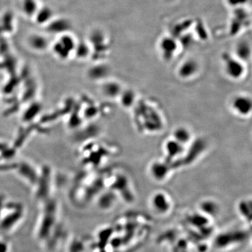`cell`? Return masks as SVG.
I'll use <instances>...</instances> for the list:
<instances>
[{
    "mask_svg": "<svg viewBox=\"0 0 252 252\" xmlns=\"http://www.w3.org/2000/svg\"><path fill=\"white\" fill-rule=\"evenodd\" d=\"M59 213L56 204H48L38 217L33 228V235L36 242L49 252L56 251L67 240V230L60 220Z\"/></svg>",
    "mask_w": 252,
    "mask_h": 252,
    "instance_id": "1",
    "label": "cell"
},
{
    "mask_svg": "<svg viewBox=\"0 0 252 252\" xmlns=\"http://www.w3.org/2000/svg\"><path fill=\"white\" fill-rule=\"evenodd\" d=\"M3 209L0 215V231L4 234H11L21 226L24 220V210L21 205Z\"/></svg>",
    "mask_w": 252,
    "mask_h": 252,
    "instance_id": "2",
    "label": "cell"
},
{
    "mask_svg": "<svg viewBox=\"0 0 252 252\" xmlns=\"http://www.w3.org/2000/svg\"><path fill=\"white\" fill-rule=\"evenodd\" d=\"M220 61L225 76L230 80H240L246 74V64L235 57L233 53L227 51L222 53Z\"/></svg>",
    "mask_w": 252,
    "mask_h": 252,
    "instance_id": "3",
    "label": "cell"
},
{
    "mask_svg": "<svg viewBox=\"0 0 252 252\" xmlns=\"http://www.w3.org/2000/svg\"><path fill=\"white\" fill-rule=\"evenodd\" d=\"M251 24V15L247 7L233 9L230 17L228 34L236 36L240 34Z\"/></svg>",
    "mask_w": 252,
    "mask_h": 252,
    "instance_id": "4",
    "label": "cell"
},
{
    "mask_svg": "<svg viewBox=\"0 0 252 252\" xmlns=\"http://www.w3.org/2000/svg\"><path fill=\"white\" fill-rule=\"evenodd\" d=\"M248 232L243 230H230L220 233L215 238V248L221 250L245 243L248 240Z\"/></svg>",
    "mask_w": 252,
    "mask_h": 252,
    "instance_id": "5",
    "label": "cell"
},
{
    "mask_svg": "<svg viewBox=\"0 0 252 252\" xmlns=\"http://www.w3.org/2000/svg\"><path fill=\"white\" fill-rule=\"evenodd\" d=\"M158 49L162 61L170 63L175 59L181 49L177 39L168 34L160 38L158 44Z\"/></svg>",
    "mask_w": 252,
    "mask_h": 252,
    "instance_id": "6",
    "label": "cell"
},
{
    "mask_svg": "<svg viewBox=\"0 0 252 252\" xmlns=\"http://www.w3.org/2000/svg\"><path fill=\"white\" fill-rule=\"evenodd\" d=\"M231 110L240 117H248L252 111V99L249 94H235L230 102Z\"/></svg>",
    "mask_w": 252,
    "mask_h": 252,
    "instance_id": "7",
    "label": "cell"
},
{
    "mask_svg": "<svg viewBox=\"0 0 252 252\" xmlns=\"http://www.w3.org/2000/svg\"><path fill=\"white\" fill-rule=\"evenodd\" d=\"M200 63L193 58L185 60L177 69V74L182 80H190L196 77L200 72Z\"/></svg>",
    "mask_w": 252,
    "mask_h": 252,
    "instance_id": "8",
    "label": "cell"
},
{
    "mask_svg": "<svg viewBox=\"0 0 252 252\" xmlns=\"http://www.w3.org/2000/svg\"><path fill=\"white\" fill-rule=\"evenodd\" d=\"M187 147L170 137L163 144V151L166 157V160L170 162L183 157L187 152Z\"/></svg>",
    "mask_w": 252,
    "mask_h": 252,
    "instance_id": "9",
    "label": "cell"
},
{
    "mask_svg": "<svg viewBox=\"0 0 252 252\" xmlns=\"http://www.w3.org/2000/svg\"><path fill=\"white\" fill-rule=\"evenodd\" d=\"M171 167L167 160H155L150 164L149 173L156 182H161L166 180L170 174Z\"/></svg>",
    "mask_w": 252,
    "mask_h": 252,
    "instance_id": "10",
    "label": "cell"
},
{
    "mask_svg": "<svg viewBox=\"0 0 252 252\" xmlns=\"http://www.w3.org/2000/svg\"><path fill=\"white\" fill-rule=\"evenodd\" d=\"M112 190L116 193H119L127 203L132 201L134 199L132 189L130 188V182L127 177L124 175L118 176L114 181Z\"/></svg>",
    "mask_w": 252,
    "mask_h": 252,
    "instance_id": "11",
    "label": "cell"
},
{
    "mask_svg": "<svg viewBox=\"0 0 252 252\" xmlns=\"http://www.w3.org/2000/svg\"><path fill=\"white\" fill-rule=\"evenodd\" d=\"M151 205L154 211L160 215L167 214L171 208V201L166 193L157 191L151 198Z\"/></svg>",
    "mask_w": 252,
    "mask_h": 252,
    "instance_id": "12",
    "label": "cell"
},
{
    "mask_svg": "<svg viewBox=\"0 0 252 252\" xmlns=\"http://www.w3.org/2000/svg\"><path fill=\"white\" fill-rule=\"evenodd\" d=\"M233 54L242 62L246 64L251 59L252 45L250 41L247 39L239 40L235 44Z\"/></svg>",
    "mask_w": 252,
    "mask_h": 252,
    "instance_id": "13",
    "label": "cell"
},
{
    "mask_svg": "<svg viewBox=\"0 0 252 252\" xmlns=\"http://www.w3.org/2000/svg\"><path fill=\"white\" fill-rule=\"evenodd\" d=\"M171 137L187 147L193 140V133L191 130L187 126H179L172 131Z\"/></svg>",
    "mask_w": 252,
    "mask_h": 252,
    "instance_id": "14",
    "label": "cell"
},
{
    "mask_svg": "<svg viewBox=\"0 0 252 252\" xmlns=\"http://www.w3.org/2000/svg\"><path fill=\"white\" fill-rule=\"evenodd\" d=\"M90 45L94 46L95 51L101 55L106 54L109 50L107 36L103 32L99 31H94L93 33L92 36H91Z\"/></svg>",
    "mask_w": 252,
    "mask_h": 252,
    "instance_id": "15",
    "label": "cell"
},
{
    "mask_svg": "<svg viewBox=\"0 0 252 252\" xmlns=\"http://www.w3.org/2000/svg\"><path fill=\"white\" fill-rule=\"evenodd\" d=\"M137 94L132 89H124L118 99L123 108L130 109L133 108L137 102Z\"/></svg>",
    "mask_w": 252,
    "mask_h": 252,
    "instance_id": "16",
    "label": "cell"
},
{
    "mask_svg": "<svg viewBox=\"0 0 252 252\" xmlns=\"http://www.w3.org/2000/svg\"><path fill=\"white\" fill-rule=\"evenodd\" d=\"M123 89L122 84L114 80L106 81L102 86V93L109 99H118Z\"/></svg>",
    "mask_w": 252,
    "mask_h": 252,
    "instance_id": "17",
    "label": "cell"
},
{
    "mask_svg": "<svg viewBox=\"0 0 252 252\" xmlns=\"http://www.w3.org/2000/svg\"><path fill=\"white\" fill-rule=\"evenodd\" d=\"M194 21L195 20L192 18H186L180 22L176 23L170 32V35L173 36L176 39H178L180 36L190 31L193 28Z\"/></svg>",
    "mask_w": 252,
    "mask_h": 252,
    "instance_id": "18",
    "label": "cell"
},
{
    "mask_svg": "<svg viewBox=\"0 0 252 252\" xmlns=\"http://www.w3.org/2000/svg\"><path fill=\"white\" fill-rule=\"evenodd\" d=\"M199 210L201 213L207 217H215L220 213V207L219 203L212 199H206L200 202Z\"/></svg>",
    "mask_w": 252,
    "mask_h": 252,
    "instance_id": "19",
    "label": "cell"
},
{
    "mask_svg": "<svg viewBox=\"0 0 252 252\" xmlns=\"http://www.w3.org/2000/svg\"><path fill=\"white\" fill-rule=\"evenodd\" d=\"M117 194L111 190L102 194L99 198L98 206L103 210H108L112 208L117 201Z\"/></svg>",
    "mask_w": 252,
    "mask_h": 252,
    "instance_id": "20",
    "label": "cell"
},
{
    "mask_svg": "<svg viewBox=\"0 0 252 252\" xmlns=\"http://www.w3.org/2000/svg\"><path fill=\"white\" fill-rule=\"evenodd\" d=\"M109 73H110V68L107 64H104V63L96 64L89 71V74L91 78L97 79V80L105 79L108 77Z\"/></svg>",
    "mask_w": 252,
    "mask_h": 252,
    "instance_id": "21",
    "label": "cell"
},
{
    "mask_svg": "<svg viewBox=\"0 0 252 252\" xmlns=\"http://www.w3.org/2000/svg\"><path fill=\"white\" fill-rule=\"evenodd\" d=\"M67 243L65 252H86L84 242L77 237L69 239Z\"/></svg>",
    "mask_w": 252,
    "mask_h": 252,
    "instance_id": "22",
    "label": "cell"
},
{
    "mask_svg": "<svg viewBox=\"0 0 252 252\" xmlns=\"http://www.w3.org/2000/svg\"><path fill=\"white\" fill-rule=\"evenodd\" d=\"M194 29V35L195 38L202 41H206L208 39V32H207V28L204 26L203 23L201 21H194L193 26Z\"/></svg>",
    "mask_w": 252,
    "mask_h": 252,
    "instance_id": "23",
    "label": "cell"
},
{
    "mask_svg": "<svg viewBox=\"0 0 252 252\" xmlns=\"http://www.w3.org/2000/svg\"><path fill=\"white\" fill-rule=\"evenodd\" d=\"M238 211L246 220H251L252 213V205L251 200H242L238 205Z\"/></svg>",
    "mask_w": 252,
    "mask_h": 252,
    "instance_id": "24",
    "label": "cell"
},
{
    "mask_svg": "<svg viewBox=\"0 0 252 252\" xmlns=\"http://www.w3.org/2000/svg\"><path fill=\"white\" fill-rule=\"evenodd\" d=\"M209 217L205 216L201 212H199L198 213H194L190 215L189 217L188 220L190 224H193L197 227H203V225L208 223Z\"/></svg>",
    "mask_w": 252,
    "mask_h": 252,
    "instance_id": "25",
    "label": "cell"
},
{
    "mask_svg": "<svg viewBox=\"0 0 252 252\" xmlns=\"http://www.w3.org/2000/svg\"><path fill=\"white\" fill-rule=\"evenodd\" d=\"M30 44L33 49L42 50L47 46V41L42 36L33 35L30 39Z\"/></svg>",
    "mask_w": 252,
    "mask_h": 252,
    "instance_id": "26",
    "label": "cell"
},
{
    "mask_svg": "<svg viewBox=\"0 0 252 252\" xmlns=\"http://www.w3.org/2000/svg\"><path fill=\"white\" fill-rule=\"evenodd\" d=\"M250 0H225V4L233 9L236 8L246 7Z\"/></svg>",
    "mask_w": 252,
    "mask_h": 252,
    "instance_id": "27",
    "label": "cell"
},
{
    "mask_svg": "<svg viewBox=\"0 0 252 252\" xmlns=\"http://www.w3.org/2000/svg\"><path fill=\"white\" fill-rule=\"evenodd\" d=\"M12 247L8 240L3 238H0V252H11Z\"/></svg>",
    "mask_w": 252,
    "mask_h": 252,
    "instance_id": "28",
    "label": "cell"
}]
</instances>
